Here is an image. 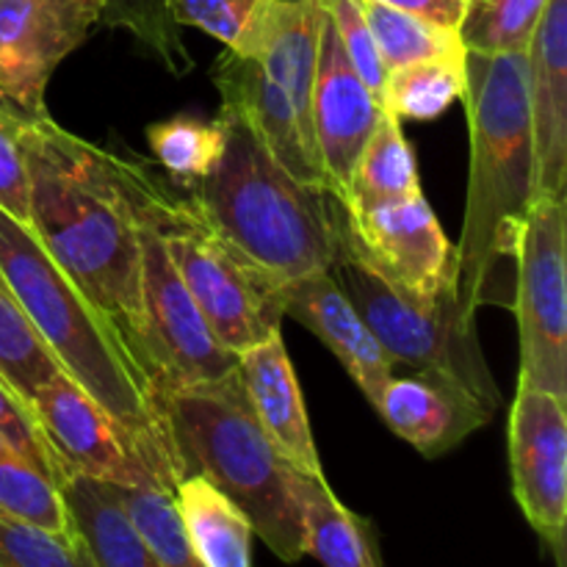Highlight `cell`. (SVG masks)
Returning <instances> with one entry per match:
<instances>
[{
	"label": "cell",
	"instance_id": "1",
	"mask_svg": "<svg viewBox=\"0 0 567 567\" xmlns=\"http://www.w3.org/2000/svg\"><path fill=\"white\" fill-rule=\"evenodd\" d=\"M20 142L31 177L33 236L144 369L142 244L116 153L64 131L50 116L20 120Z\"/></svg>",
	"mask_w": 567,
	"mask_h": 567
},
{
	"label": "cell",
	"instance_id": "2",
	"mask_svg": "<svg viewBox=\"0 0 567 567\" xmlns=\"http://www.w3.org/2000/svg\"><path fill=\"white\" fill-rule=\"evenodd\" d=\"M465 114L471 133L468 197L454 247L452 297L476 327L485 305L513 308L515 255L535 203L526 53L465 50Z\"/></svg>",
	"mask_w": 567,
	"mask_h": 567
},
{
	"label": "cell",
	"instance_id": "3",
	"mask_svg": "<svg viewBox=\"0 0 567 567\" xmlns=\"http://www.w3.org/2000/svg\"><path fill=\"white\" fill-rule=\"evenodd\" d=\"M0 277L72 382L142 446L166 491L183 480L161 399L116 327L55 266L31 230L0 210Z\"/></svg>",
	"mask_w": 567,
	"mask_h": 567
},
{
	"label": "cell",
	"instance_id": "4",
	"mask_svg": "<svg viewBox=\"0 0 567 567\" xmlns=\"http://www.w3.org/2000/svg\"><path fill=\"white\" fill-rule=\"evenodd\" d=\"M219 120L225 125L221 158L186 188L188 197L219 236L277 286L330 271L341 225L336 194L282 169L241 114L221 105Z\"/></svg>",
	"mask_w": 567,
	"mask_h": 567
},
{
	"label": "cell",
	"instance_id": "5",
	"mask_svg": "<svg viewBox=\"0 0 567 567\" xmlns=\"http://www.w3.org/2000/svg\"><path fill=\"white\" fill-rule=\"evenodd\" d=\"M161 410L181 474L205 476L247 515L252 535L275 557L299 563L305 557L302 471L282 457L258 424L238 371L216 385L161 393Z\"/></svg>",
	"mask_w": 567,
	"mask_h": 567
},
{
	"label": "cell",
	"instance_id": "6",
	"mask_svg": "<svg viewBox=\"0 0 567 567\" xmlns=\"http://www.w3.org/2000/svg\"><path fill=\"white\" fill-rule=\"evenodd\" d=\"M116 169L133 210L158 233L172 266L216 341L238 358L255 343L277 336L282 319L277 297L280 286L244 260L205 219L192 197L169 194L153 166L116 155Z\"/></svg>",
	"mask_w": 567,
	"mask_h": 567
},
{
	"label": "cell",
	"instance_id": "7",
	"mask_svg": "<svg viewBox=\"0 0 567 567\" xmlns=\"http://www.w3.org/2000/svg\"><path fill=\"white\" fill-rule=\"evenodd\" d=\"M330 275L352 299L371 336L393 363L452 377L496 415L502 396L482 352L480 332L460 319L452 291L432 305H419L402 297L343 244L341 225Z\"/></svg>",
	"mask_w": 567,
	"mask_h": 567
},
{
	"label": "cell",
	"instance_id": "8",
	"mask_svg": "<svg viewBox=\"0 0 567 567\" xmlns=\"http://www.w3.org/2000/svg\"><path fill=\"white\" fill-rule=\"evenodd\" d=\"M565 199L537 197L515 255L518 388L567 399V252Z\"/></svg>",
	"mask_w": 567,
	"mask_h": 567
},
{
	"label": "cell",
	"instance_id": "9",
	"mask_svg": "<svg viewBox=\"0 0 567 567\" xmlns=\"http://www.w3.org/2000/svg\"><path fill=\"white\" fill-rule=\"evenodd\" d=\"M136 225L142 244V299L147 316L144 369L158 399L161 393L230 380L238 371V358L216 341L153 225L138 214Z\"/></svg>",
	"mask_w": 567,
	"mask_h": 567
},
{
	"label": "cell",
	"instance_id": "10",
	"mask_svg": "<svg viewBox=\"0 0 567 567\" xmlns=\"http://www.w3.org/2000/svg\"><path fill=\"white\" fill-rule=\"evenodd\" d=\"M341 238L374 275L402 297L432 305L452 291L454 244L424 194L343 208Z\"/></svg>",
	"mask_w": 567,
	"mask_h": 567
},
{
	"label": "cell",
	"instance_id": "11",
	"mask_svg": "<svg viewBox=\"0 0 567 567\" xmlns=\"http://www.w3.org/2000/svg\"><path fill=\"white\" fill-rule=\"evenodd\" d=\"M103 22V0H0V109L22 122L48 116L55 66Z\"/></svg>",
	"mask_w": 567,
	"mask_h": 567
},
{
	"label": "cell",
	"instance_id": "12",
	"mask_svg": "<svg viewBox=\"0 0 567 567\" xmlns=\"http://www.w3.org/2000/svg\"><path fill=\"white\" fill-rule=\"evenodd\" d=\"M509 474L520 513L543 546L565 567L567 529V413L565 399L518 388L509 408Z\"/></svg>",
	"mask_w": 567,
	"mask_h": 567
},
{
	"label": "cell",
	"instance_id": "13",
	"mask_svg": "<svg viewBox=\"0 0 567 567\" xmlns=\"http://www.w3.org/2000/svg\"><path fill=\"white\" fill-rule=\"evenodd\" d=\"M31 413L66 476L81 474L116 487H164L131 432L66 374L39 388Z\"/></svg>",
	"mask_w": 567,
	"mask_h": 567
},
{
	"label": "cell",
	"instance_id": "14",
	"mask_svg": "<svg viewBox=\"0 0 567 567\" xmlns=\"http://www.w3.org/2000/svg\"><path fill=\"white\" fill-rule=\"evenodd\" d=\"M380 116L382 103L358 75L324 11L313 100H310V125H313L321 172L336 197L347 192L354 161L374 133Z\"/></svg>",
	"mask_w": 567,
	"mask_h": 567
},
{
	"label": "cell",
	"instance_id": "15",
	"mask_svg": "<svg viewBox=\"0 0 567 567\" xmlns=\"http://www.w3.org/2000/svg\"><path fill=\"white\" fill-rule=\"evenodd\" d=\"M535 199H565L567 186V0H546L526 48Z\"/></svg>",
	"mask_w": 567,
	"mask_h": 567
},
{
	"label": "cell",
	"instance_id": "16",
	"mask_svg": "<svg viewBox=\"0 0 567 567\" xmlns=\"http://www.w3.org/2000/svg\"><path fill=\"white\" fill-rule=\"evenodd\" d=\"M374 408L402 441L430 460L457 449L493 419L474 393L437 371L391 377L377 393Z\"/></svg>",
	"mask_w": 567,
	"mask_h": 567
},
{
	"label": "cell",
	"instance_id": "17",
	"mask_svg": "<svg viewBox=\"0 0 567 567\" xmlns=\"http://www.w3.org/2000/svg\"><path fill=\"white\" fill-rule=\"evenodd\" d=\"M277 297H280L282 316H291L293 321L308 327L316 338H321L341 360L354 385L374 404L377 393L382 391V385L391 380L399 365L371 336L369 324L358 313L352 299L338 286L336 277L330 271L297 277V280L282 282Z\"/></svg>",
	"mask_w": 567,
	"mask_h": 567
},
{
	"label": "cell",
	"instance_id": "18",
	"mask_svg": "<svg viewBox=\"0 0 567 567\" xmlns=\"http://www.w3.org/2000/svg\"><path fill=\"white\" fill-rule=\"evenodd\" d=\"M214 83L219 89L221 105L247 120L282 169L308 186L330 192L319 153L299 127L286 92L260 70L258 61L225 50L214 70Z\"/></svg>",
	"mask_w": 567,
	"mask_h": 567
},
{
	"label": "cell",
	"instance_id": "19",
	"mask_svg": "<svg viewBox=\"0 0 567 567\" xmlns=\"http://www.w3.org/2000/svg\"><path fill=\"white\" fill-rule=\"evenodd\" d=\"M238 380L255 419L282 457L302 474L324 476L302 388L280 332L238 354Z\"/></svg>",
	"mask_w": 567,
	"mask_h": 567
},
{
	"label": "cell",
	"instance_id": "20",
	"mask_svg": "<svg viewBox=\"0 0 567 567\" xmlns=\"http://www.w3.org/2000/svg\"><path fill=\"white\" fill-rule=\"evenodd\" d=\"M324 6L321 0H266L252 28L244 59H255L260 70L286 92L299 127L313 142L310 100H313L316 64H319Z\"/></svg>",
	"mask_w": 567,
	"mask_h": 567
},
{
	"label": "cell",
	"instance_id": "21",
	"mask_svg": "<svg viewBox=\"0 0 567 567\" xmlns=\"http://www.w3.org/2000/svg\"><path fill=\"white\" fill-rule=\"evenodd\" d=\"M61 496L92 567H161L114 485L72 474L61 482Z\"/></svg>",
	"mask_w": 567,
	"mask_h": 567
},
{
	"label": "cell",
	"instance_id": "22",
	"mask_svg": "<svg viewBox=\"0 0 567 567\" xmlns=\"http://www.w3.org/2000/svg\"><path fill=\"white\" fill-rule=\"evenodd\" d=\"M183 532L205 567H252V524L205 476L188 474L172 491Z\"/></svg>",
	"mask_w": 567,
	"mask_h": 567
},
{
	"label": "cell",
	"instance_id": "23",
	"mask_svg": "<svg viewBox=\"0 0 567 567\" xmlns=\"http://www.w3.org/2000/svg\"><path fill=\"white\" fill-rule=\"evenodd\" d=\"M299 502L305 520V554L324 567H382L374 524L338 502L324 476L302 474Z\"/></svg>",
	"mask_w": 567,
	"mask_h": 567
},
{
	"label": "cell",
	"instance_id": "24",
	"mask_svg": "<svg viewBox=\"0 0 567 567\" xmlns=\"http://www.w3.org/2000/svg\"><path fill=\"white\" fill-rule=\"evenodd\" d=\"M413 194H421L415 153L404 138L402 120L382 109L380 122L365 147L360 150L347 192L338 197V203L354 210L413 197Z\"/></svg>",
	"mask_w": 567,
	"mask_h": 567
},
{
	"label": "cell",
	"instance_id": "25",
	"mask_svg": "<svg viewBox=\"0 0 567 567\" xmlns=\"http://www.w3.org/2000/svg\"><path fill=\"white\" fill-rule=\"evenodd\" d=\"M465 92V53L396 66L382 83V109L399 120H435Z\"/></svg>",
	"mask_w": 567,
	"mask_h": 567
},
{
	"label": "cell",
	"instance_id": "26",
	"mask_svg": "<svg viewBox=\"0 0 567 567\" xmlns=\"http://www.w3.org/2000/svg\"><path fill=\"white\" fill-rule=\"evenodd\" d=\"M64 374L48 343L0 277V382L31 410L39 388Z\"/></svg>",
	"mask_w": 567,
	"mask_h": 567
},
{
	"label": "cell",
	"instance_id": "27",
	"mask_svg": "<svg viewBox=\"0 0 567 567\" xmlns=\"http://www.w3.org/2000/svg\"><path fill=\"white\" fill-rule=\"evenodd\" d=\"M0 509L14 518L78 540L61 487L53 476L0 437Z\"/></svg>",
	"mask_w": 567,
	"mask_h": 567
},
{
	"label": "cell",
	"instance_id": "28",
	"mask_svg": "<svg viewBox=\"0 0 567 567\" xmlns=\"http://www.w3.org/2000/svg\"><path fill=\"white\" fill-rule=\"evenodd\" d=\"M147 144L166 175L183 188L203 181L225 150L221 120H203L197 114H177L147 127Z\"/></svg>",
	"mask_w": 567,
	"mask_h": 567
},
{
	"label": "cell",
	"instance_id": "29",
	"mask_svg": "<svg viewBox=\"0 0 567 567\" xmlns=\"http://www.w3.org/2000/svg\"><path fill=\"white\" fill-rule=\"evenodd\" d=\"M360 9H363L365 22H369L371 33H374L385 72L413 64V61L465 53L457 31L426 22L421 17L408 14V11L391 9V6L380 3V0H360Z\"/></svg>",
	"mask_w": 567,
	"mask_h": 567
},
{
	"label": "cell",
	"instance_id": "30",
	"mask_svg": "<svg viewBox=\"0 0 567 567\" xmlns=\"http://www.w3.org/2000/svg\"><path fill=\"white\" fill-rule=\"evenodd\" d=\"M546 0H468L457 37L468 53H526Z\"/></svg>",
	"mask_w": 567,
	"mask_h": 567
},
{
	"label": "cell",
	"instance_id": "31",
	"mask_svg": "<svg viewBox=\"0 0 567 567\" xmlns=\"http://www.w3.org/2000/svg\"><path fill=\"white\" fill-rule=\"evenodd\" d=\"M116 493L161 567H205L183 532L175 496L166 487H116Z\"/></svg>",
	"mask_w": 567,
	"mask_h": 567
},
{
	"label": "cell",
	"instance_id": "32",
	"mask_svg": "<svg viewBox=\"0 0 567 567\" xmlns=\"http://www.w3.org/2000/svg\"><path fill=\"white\" fill-rule=\"evenodd\" d=\"M103 25L131 31L172 75L194 70V59L183 44L181 25L172 20L166 0H103Z\"/></svg>",
	"mask_w": 567,
	"mask_h": 567
},
{
	"label": "cell",
	"instance_id": "33",
	"mask_svg": "<svg viewBox=\"0 0 567 567\" xmlns=\"http://www.w3.org/2000/svg\"><path fill=\"white\" fill-rule=\"evenodd\" d=\"M0 567H92L81 540L14 518L0 509Z\"/></svg>",
	"mask_w": 567,
	"mask_h": 567
},
{
	"label": "cell",
	"instance_id": "34",
	"mask_svg": "<svg viewBox=\"0 0 567 567\" xmlns=\"http://www.w3.org/2000/svg\"><path fill=\"white\" fill-rule=\"evenodd\" d=\"M266 0H166L177 25H192L241 55Z\"/></svg>",
	"mask_w": 567,
	"mask_h": 567
},
{
	"label": "cell",
	"instance_id": "35",
	"mask_svg": "<svg viewBox=\"0 0 567 567\" xmlns=\"http://www.w3.org/2000/svg\"><path fill=\"white\" fill-rule=\"evenodd\" d=\"M321 6H324L352 66L363 78L365 86L374 92V97L380 100L388 72L380 59V50H377L374 33H371L363 9H360V0H321Z\"/></svg>",
	"mask_w": 567,
	"mask_h": 567
},
{
	"label": "cell",
	"instance_id": "36",
	"mask_svg": "<svg viewBox=\"0 0 567 567\" xmlns=\"http://www.w3.org/2000/svg\"><path fill=\"white\" fill-rule=\"evenodd\" d=\"M0 210L31 230V177L20 142V120L6 114L3 109H0Z\"/></svg>",
	"mask_w": 567,
	"mask_h": 567
},
{
	"label": "cell",
	"instance_id": "37",
	"mask_svg": "<svg viewBox=\"0 0 567 567\" xmlns=\"http://www.w3.org/2000/svg\"><path fill=\"white\" fill-rule=\"evenodd\" d=\"M0 437L9 441L17 452L25 454L33 465L44 471L48 476H53L55 485L61 487V482L66 480L64 465L59 463L55 452L50 449L48 437H44L42 426L33 419L31 410L9 391V388L0 382Z\"/></svg>",
	"mask_w": 567,
	"mask_h": 567
},
{
	"label": "cell",
	"instance_id": "38",
	"mask_svg": "<svg viewBox=\"0 0 567 567\" xmlns=\"http://www.w3.org/2000/svg\"><path fill=\"white\" fill-rule=\"evenodd\" d=\"M380 3L408 11V14L421 17L426 22H435V25L449 28V31H457L468 0H380Z\"/></svg>",
	"mask_w": 567,
	"mask_h": 567
}]
</instances>
